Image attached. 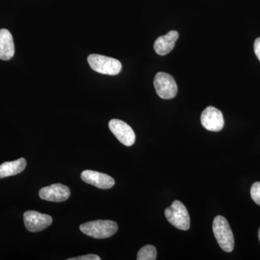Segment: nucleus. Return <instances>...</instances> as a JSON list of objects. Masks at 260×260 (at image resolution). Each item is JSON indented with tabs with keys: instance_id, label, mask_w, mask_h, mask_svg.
Instances as JSON below:
<instances>
[{
	"instance_id": "obj_4",
	"label": "nucleus",
	"mask_w": 260,
	"mask_h": 260,
	"mask_svg": "<svg viewBox=\"0 0 260 260\" xmlns=\"http://www.w3.org/2000/svg\"><path fill=\"white\" fill-rule=\"evenodd\" d=\"M88 62L92 70L101 74L116 75L121 70L120 61L99 54H90L88 57Z\"/></svg>"
},
{
	"instance_id": "obj_3",
	"label": "nucleus",
	"mask_w": 260,
	"mask_h": 260,
	"mask_svg": "<svg viewBox=\"0 0 260 260\" xmlns=\"http://www.w3.org/2000/svg\"><path fill=\"white\" fill-rule=\"evenodd\" d=\"M168 221L180 230L187 231L190 227V218L185 205L176 200L169 208L165 210Z\"/></svg>"
},
{
	"instance_id": "obj_2",
	"label": "nucleus",
	"mask_w": 260,
	"mask_h": 260,
	"mask_svg": "<svg viewBox=\"0 0 260 260\" xmlns=\"http://www.w3.org/2000/svg\"><path fill=\"white\" fill-rule=\"evenodd\" d=\"M213 231L219 246L223 251L231 252L234 250V234L226 219L221 215L215 217L213 220Z\"/></svg>"
},
{
	"instance_id": "obj_11",
	"label": "nucleus",
	"mask_w": 260,
	"mask_h": 260,
	"mask_svg": "<svg viewBox=\"0 0 260 260\" xmlns=\"http://www.w3.org/2000/svg\"><path fill=\"white\" fill-rule=\"evenodd\" d=\"M178 38H179V32L176 30H172L166 35L158 37L154 44V49L155 52L158 55H167L174 49Z\"/></svg>"
},
{
	"instance_id": "obj_7",
	"label": "nucleus",
	"mask_w": 260,
	"mask_h": 260,
	"mask_svg": "<svg viewBox=\"0 0 260 260\" xmlns=\"http://www.w3.org/2000/svg\"><path fill=\"white\" fill-rule=\"evenodd\" d=\"M109 129L119 142L125 146H132L135 142V134L131 126L119 119H112L109 123Z\"/></svg>"
},
{
	"instance_id": "obj_18",
	"label": "nucleus",
	"mask_w": 260,
	"mask_h": 260,
	"mask_svg": "<svg viewBox=\"0 0 260 260\" xmlns=\"http://www.w3.org/2000/svg\"><path fill=\"white\" fill-rule=\"evenodd\" d=\"M258 237H259V242H260V228L259 229V232H258Z\"/></svg>"
},
{
	"instance_id": "obj_6",
	"label": "nucleus",
	"mask_w": 260,
	"mask_h": 260,
	"mask_svg": "<svg viewBox=\"0 0 260 260\" xmlns=\"http://www.w3.org/2000/svg\"><path fill=\"white\" fill-rule=\"evenodd\" d=\"M24 223L30 232H39L47 229L52 223V218L49 215L28 210L23 215Z\"/></svg>"
},
{
	"instance_id": "obj_17",
	"label": "nucleus",
	"mask_w": 260,
	"mask_h": 260,
	"mask_svg": "<svg viewBox=\"0 0 260 260\" xmlns=\"http://www.w3.org/2000/svg\"><path fill=\"white\" fill-rule=\"evenodd\" d=\"M254 50L255 53L256 57L260 61V38H258L254 42Z\"/></svg>"
},
{
	"instance_id": "obj_10",
	"label": "nucleus",
	"mask_w": 260,
	"mask_h": 260,
	"mask_svg": "<svg viewBox=\"0 0 260 260\" xmlns=\"http://www.w3.org/2000/svg\"><path fill=\"white\" fill-rule=\"evenodd\" d=\"M81 179L87 184L102 189H110L115 184V181L112 177L95 171H83L81 174Z\"/></svg>"
},
{
	"instance_id": "obj_14",
	"label": "nucleus",
	"mask_w": 260,
	"mask_h": 260,
	"mask_svg": "<svg viewBox=\"0 0 260 260\" xmlns=\"http://www.w3.org/2000/svg\"><path fill=\"white\" fill-rule=\"evenodd\" d=\"M157 258V251L155 246L146 245L138 251V260H155Z\"/></svg>"
},
{
	"instance_id": "obj_16",
	"label": "nucleus",
	"mask_w": 260,
	"mask_h": 260,
	"mask_svg": "<svg viewBox=\"0 0 260 260\" xmlns=\"http://www.w3.org/2000/svg\"><path fill=\"white\" fill-rule=\"evenodd\" d=\"M101 258L95 254H87V255L77 256V257L70 258L68 260H100Z\"/></svg>"
},
{
	"instance_id": "obj_8",
	"label": "nucleus",
	"mask_w": 260,
	"mask_h": 260,
	"mask_svg": "<svg viewBox=\"0 0 260 260\" xmlns=\"http://www.w3.org/2000/svg\"><path fill=\"white\" fill-rule=\"evenodd\" d=\"M202 125L205 129L212 132H219L224 126L223 114L218 109L213 107H208L201 114Z\"/></svg>"
},
{
	"instance_id": "obj_12",
	"label": "nucleus",
	"mask_w": 260,
	"mask_h": 260,
	"mask_svg": "<svg viewBox=\"0 0 260 260\" xmlns=\"http://www.w3.org/2000/svg\"><path fill=\"white\" fill-rule=\"evenodd\" d=\"M15 54L13 37L7 29H0V59L10 60Z\"/></svg>"
},
{
	"instance_id": "obj_9",
	"label": "nucleus",
	"mask_w": 260,
	"mask_h": 260,
	"mask_svg": "<svg viewBox=\"0 0 260 260\" xmlns=\"http://www.w3.org/2000/svg\"><path fill=\"white\" fill-rule=\"evenodd\" d=\"M70 196V190L68 186L61 184H51L43 187L39 191V197L42 200L51 202H64Z\"/></svg>"
},
{
	"instance_id": "obj_13",
	"label": "nucleus",
	"mask_w": 260,
	"mask_h": 260,
	"mask_svg": "<svg viewBox=\"0 0 260 260\" xmlns=\"http://www.w3.org/2000/svg\"><path fill=\"white\" fill-rule=\"evenodd\" d=\"M26 165V160L23 158L14 161L3 162L0 165V179L12 177L23 172Z\"/></svg>"
},
{
	"instance_id": "obj_15",
	"label": "nucleus",
	"mask_w": 260,
	"mask_h": 260,
	"mask_svg": "<svg viewBox=\"0 0 260 260\" xmlns=\"http://www.w3.org/2000/svg\"><path fill=\"white\" fill-rule=\"evenodd\" d=\"M251 197L254 203L260 206V182L254 183L251 187Z\"/></svg>"
},
{
	"instance_id": "obj_1",
	"label": "nucleus",
	"mask_w": 260,
	"mask_h": 260,
	"mask_svg": "<svg viewBox=\"0 0 260 260\" xmlns=\"http://www.w3.org/2000/svg\"><path fill=\"white\" fill-rule=\"evenodd\" d=\"M80 229L84 234L94 239H107L117 232L118 225L112 220H98L82 224Z\"/></svg>"
},
{
	"instance_id": "obj_5",
	"label": "nucleus",
	"mask_w": 260,
	"mask_h": 260,
	"mask_svg": "<svg viewBox=\"0 0 260 260\" xmlns=\"http://www.w3.org/2000/svg\"><path fill=\"white\" fill-rule=\"evenodd\" d=\"M154 87L158 96L162 99H172L177 95V83L172 75L168 73H157L154 78Z\"/></svg>"
}]
</instances>
